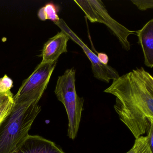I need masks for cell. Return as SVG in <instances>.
<instances>
[{
	"label": "cell",
	"mask_w": 153,
	"mask_h": 153,
	"mask_svg": "<svg viewBox=\"0 0 153 153\" xmlns=\"http://www.w3.org/2000/svg\"><path fill=\"white\" fill-rule=\"evenodd\" d=\"M97 56L101 63H102L103 65H107L109 61V58L107 54L103 53H99L97 54Z\"/></svg>",
	"instance_id": "e0dca14e"
},
{
	"label": "cell",
	"mask_w": 153,
	"mask_h": 153,
	"mask_svg": "<svg viewBox=\"0 0 153 153\" xmlns=\"http://www.w3.org/2000/svg\"><path fill=\"white\" fill-rule=\"evenodd\" d=\"M139 43L142 48L144 63L147 67H153V19L149 21L140 30L136 31Z\"/></svg>",
	"instance_id": "9c48e42d"
},
{
	"label": "cell",
	"mask_w": 153,
	"mask_h": 153,
	"mask_svg": "<svg viewBox=\"0 0 153 153\" xmlns=\"http://www.w3.org/2000/svg\"><path fill=\"white\" fill-rule=\"evenodd\" d=\"M75 77L74 68L67 70L59 77L54 91L58 100L66 109L68 119V136L72 140L77 135L85 101L84 98L79 97L77 94Z\"/></svg>",
	"instance_id": "3957f363"
},
{
	"label": "cell",
	"mask_w": 153,
	"mask_h": 153,
	"mask_svg": "<svg viewBox=\"0 0 153 153\" xmlns=\"http://www.w3.org/2000/svg\"><path fill=\"white\" fill-rule=\"evenodd\" d=\"M58 11L55 5L53 3H48L39 10L38 17L42 21L49 19L54 23L60 19L58 15Z\"/></svg>",
	"instance_id": "8fae6325"
},
{
	"label": "cell",
	"mask_w": 153,
	"mask_h": 153,
	"mask_svg": "<svg viewBox=\"0 0 153 153\" xmlns=\"http://www.w3.org/2000/svg\"><path fill=\"white\" fill-rule=\"evenodd\" d=\"M54 23L60 28L62 32L68 36L70 39L75 42L82 48L83 51L91 62L92 72L94 76L97 79L109 83L110 80H114L120 76L116 70L109 65H103L100 62L97 55L88 48L87 45L85 44L81 39L68 26L63 19H59L58 21Z\"/></svg>",
	"instance_id": "8992f818"
},
{
	"label": "cell",
	"mask_w": 153,
	"mask_h": 153,
	"mask_svg": "<svg viewBox=\"0 0 153 153\" xmlns=\"http://www.w3.org/2000/svg\"><path fill=\"white\" fill-rule=\"evenodd\" d=\"M147 136H146L147 138L149 144V147L151 150L153 151V124L151 125L149 130L147 132Z\"/></svg>",
	"instance_id": "2e32d148"
},
{
	"label": "cell",
	"mask_w": 153,
	"mask_h": 153,
	"mask_svg": "<svg viewBox=\"0 0 153 153\" xmlns=\"http://www.w3.org/2000/svg\"><path fill=\"white\" fill-rule=\"evenodd\" d=\"M131 2L141 11L153 8V0H131Z\"/></svg>",
	"instance_id": "7c38bea8"
},
{
	"label": "cell",
	"mask_w": 153,
	"mask_h": 153,
	"mask_svg": "<svg viewBox=\"0 0 153 153\" xmlns=\"http://www.w3.org/2000/svg\"><path fill=\"white\" fill-rule=\"evenodd\" d=\"M13 87V81L11 79L5 75L0 78V90L3 92L10 91Z\"/></svg>",
	"instance_id": "4fadbf2b"
},
{
	"label": "cell",
	"mask_w": 153,
	"mask_h": 153,
	"mask_svg": "<svg viewBox=\"0 0 153 153\" xmlns=\"http://www.w3.org/2000/svg\"><path fill=\"white\" fill-rule=\"evenodd\" d=\"M12 153H65L54 142L39 136L29 135Z\"/></svg>",
	"instance_id": "ba28073f"
},
{
	"label": "cell",
	"mask_w": 153,
	"mask_h": 153,
	"mask_svg": "<svg viewBox=\"0 0 153 153\" xmlns=\"http://www.w3.org/2000/svg\"><path fill=\"white\" fill-rule=\"evenodd\" d=\"M116 97L114 109L135 138L153 124V77L144 68L132 70L113 80L104 91Z\"/></svg>",
	"instance_id": "6da1fadb"
},
{
	"label": "cell",
	"mask_w": 153,
	"mask_h": 153,
	"mask_svg": "<svg viewBox=\"0 0 153 153\" xmlns=\"http://www.w3.org/2000/svg\"><path fill=\"white\" fill-rule=\"evenodd\" d=\"M13 97L11 91L3 92L0 90V123L12 109L14 104Z\"/></svg>",
	"instance_id": "30bf717a"
},
{
	"label": "cell",
	"mask_w": 153,
	"mask_h": 153,
	"mask_svg": "<svg viewBox=\"0 0 153 153\" xmlns=\"http://www.w3.org/2000/svg\"><path fill=\"white\" fill-rule=\"evenodd\" d=\"M74 2L83 10L86 17L91 23L104 24L117 37L123 48L127 51L130 49L128 37L135 34L131 31L117 22L109 15L103 3L99 0H74Z\"/></svg>",
	"instance_id": "277c9868"
},
{
	"label": "cell",
	"mask_w": 153,
	"mask_h": 153,
	"mask_svg": "<svg viewBox=\"0 0 153 153\" xmlns=\"http://www.w3.org/2000/svg\"><path fill=\"white\" fill-rule=\"evenodd\" d=\"M147 140L146 136H140L139 137L136 138L132 147L126 153H137Z\"/></svg>",
	"instance_id": "5bb4252c"
},
{
	"label": "cell",
	"mask_w": 153,
	"mask_h": 153,
	"mask_svg": "<svg viewBox=\"0 0 153 153\" xmlns=\"http://www.w3.org/2000/svg\"><path fill=\"white\" fill-rule=\"evenodd\" d=\"M41 111L38 103H14L9 113L0 123V153H12L29 136L33 123Z\"/></svg>",
	"instance_id": "7a4b0ae2"
},
{
	"label": "cell",
	"mask_w": 153,
	"mask_h": 153,
	"mask_svg": "<svg viewBox=\"0 0 153 153\" xmlns=\"http://www.w3.org/2000/svg\"><path fill=\"white\" fill-rule=\"evenodd\" d=\"M69 40L68 36L62 31L49 39L44 45L41 63L56 62L62 54L68 52L67 46Z\"/></svg>",
	"instance_id": "52a82bcc"
},
{
	"label": "cell",
	"mask_w": 153,
	"mask_h": 153,
	"mask_svg": "<svg viewBox=\"0 0 153 153\" xmlns=\"http://www.w3.org/2000/svg\"><path fill=\"white\" fill-rule=\"evenodd\" d=\"M137 153H153V151L151 150L149 147L148 139L141 146Z\"/></svg>",
	"instance_id": "9a60e30c"
},
{
	"label": "cell",
	"mask_w": 153,
	"mask_h": 153,
	"mask_svg": "<svg viewBox=\"0 0 153 153\" xmlns=\"http://www.w3.org/2000/svg\"><path fill=\"white\" fill-rule=\"evenodd\" d=\"M56 62L42 63L37 66L29 77L23 81L14 96L16 104L38 103L50 82Z\"/></svg>",
	"instance_id": "5b68a950"
}]
</instances>
